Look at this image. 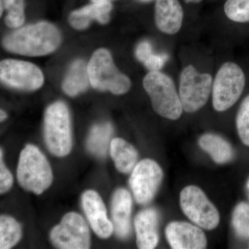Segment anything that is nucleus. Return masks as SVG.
Masks as SVG:
<instances>
[{
  "label": "nucleus",
  "mask_w": 249,
  "mask_h": 249,
  "mask_svg": "<svg viewBox=\"0 0 249 249\" xmlns=\"http://www.w3.org/2000/svg\"><path fill=\"white\" fill-rule=\"evenodd\" d=\"M199 145L218 164L227 163L233 158L234 151L231 145L217 134H204L199 139Z\"/></svg>",
  "instance_id": "6ab92c4d"
},
{
  "label": "nucleus",
  "mask_w": 249,
  "mask_h": 249,
  "mask_svg": "<svg viewBox=\"0 0 249 249\" xmlns=\"http://www.w3.org/2000/svg\"><path fill=\"white\" fill-rule=\"evenodd\" d=\"M232 224L237 236L243 239L249 238V204L241 202L234 209Z\"/></svg>",
  "instance_id": "b1692460"
},
{
  "label": "nucleus",
  "mask_w": 249,
  "mask_h": 249,
  "mask_svg": "<svg viewBox=\"0 0 249 249\" xmlns=\"http://www.w3.org/2000/svg\"><path fill=\"white\" fill-rule=\"evenodd\" d=\"M152 53L151 45L147 42H141L136 50L137 58L142 62H143Z\"/></svg>",
  "instance_id": "c85d7f7f"
},
{
  "label": "nucleus",
  "mask_w": 249,
  "mask_h": 249,
  "mask_svg": "<svg viewBox=\"0 0 249 249\" xmlns=\"http://www.w3.org/2000/svg\"><path fill=\"white\" fill-rule=\"evenodd\" d=\"M212 88L210 73H199L192 65L185 67L180 75L178 93L183 110L188 113L199 111L207 103Z\"/></svg>",
  "instance_id": "0eeeda50"
},
{
  "label": "nucleus",
  "mask_w": 249,
  "mask_h": 249,
  "mask_svg": "<svg viewBox=\"0 0 249 249\" xmlns=\"http://www.w3.org/2000/svg\"></svg>",
  "instance_id": "72a5a7b5"
},
{
  "label": "nucleus",
  "mask_w": 249,
  "mask_h": 249,
  "mask_svg": "<svg viewBox=\"0 0 249 249\" xmlns=\"http://www.w3.org/2000/svg\"><path fill=\"white\" fill-rule=\"evenodd\" d=\"M142 1H150V0H142Z\"/></svg>",
  "instance_id": "473e14b6"
},
{
  "label": "nucleus",
  "mask_w": 249,
  "mask_h": 249,
  "mask_svg": "<svg viewBox=\"0 0 249 249\" xmlns=\"http://www.w3.org/2000/svg\"><path fill=\"white\" fill-rule=\"evenodd\" d=\"M92 2H101V1H110L111 0H91Z\"/></svg>",
  "instance_id": "2f4dec72"
},
{
  "label": "nucleus",
  "mask_w": 249,
  "mask_h": 249,
  "mask_svg": "<svg viewBox=\"0 0 249 249\" xmlns=\"http://www.w3.org/2000/svg\"><path fill=\"white\" fill-rule=\"evenodd\" d=\"M18 180L26 191L40 195L53 181V174L49 161L38 147L26 145L19 155Z\"/></svg>",
  "instance_id": "7ed1b4c3"
},
{
  "label": "nucleus",
  "mask_w": 249,
  "mask_h": 249,
  "mask_svg": "<svg viewBox=\"0 0 249 249\" xmlns=\"http://www.w3.org/2000/svg\"><path fill=\"white\" fill-rule=\"evenodd\" d=\"M112 133L113 127L109 123L93 126L87 141L88 150L97 157H105L110 146Z\"/></svg>",
  "instance_id": "412c9836"
},
{
  "label": "nucleus",
  "mask_w": 249,
  "mask_h": 249,
  "mask_svg": "<svg viewBox=\"0 0 249 249\" xmlns=\"http://www.w3.org/2000/svg\"><path fill=\"white\" fill-rule=\"evenodd\" d=\"M236 127L240 140L249 147V94L241 103L236 117Z\"/></svg>",
  "instance_id": "a878e982"
},
{
  "label": "nucleus",
  "mask_w": 249,
  "mask_h": 249,
  "mask_svg": "<svg viewBox=\"0 0 249 249\" xmlns=\"http://www.w3.org/2000/svg\"><path fill=\"white\" fill-rule=\"evenodd\" d=\"M4 9L7 11L5 23L10 28H18L25 20L24 0H1V15Z\"/></svg>",
  "instance_id": "5701e85b"
},
{
  "label": "nucleus",
  "mask_w": 249,
  "mask_h": 249,
  "mask_svg": "<svg viewBox=\"0 0 249 249\" xmlns=\"http://www.w3.org/2000/svg\"><path fill=\"white\" fill-rule=\"evenodd\" d=\"M144 89L159 115L176 121L182 115L183 106L173 79L160 71H150L142 80Z\"/></svg>",
  "instance_id": "f03ea898"
},
{
  "label": "nucleus",
  "mask_w": 249,
  "mask_h": 249,
  "mask_svg": "<svg viewBox=\"0 0 249 249\" xmlns=\"http://www.w3.org/2000/svg\"><path fill=\"white\" fill-rule=\"evenodd\" d=\"M159 214L153 209L142 210L134 219L139 249H155L159 243Z\"/></svg>",
  "instance_id": "dca6fc26"
},
{
  "label": "nucleus",
  "mask_w": 249,
  "mask_h": 249,
  "mask_svg": "<svg viewBox=\"0 0 249 249\" xmlns=\"http://www.w3.org/2000/svg\"><path fill=\"white\" fill-rule=\"evenodd\" d=\"M44 138L47 148L53 155L63 157L71 152V121L70 111L65 103H54L46 110Z\"/></svg>",
  "instance_id": "20e7f679"
},
{
  "label": "nucleus",
  "mask_w": 249,
  "mask_h": 249,
  "mask_svg": "<svg viewBox=\"0 0 249 249\" xmlns=\"http://www.w3.org/2000/svg\"><path fill=\"white\" fill-rule=\"evenodd\" d=\"M224 13L235 22H249V0H227L224 4Z\"/></svg>",
  "instance_id": "393cba45"
},
{
  "label": "nucleus",
  "mask_w": 249,
  "mask_h": 249,
  "mask_svg": "<svg viewBox=\"0 0 249 249\" xmlns=\"http://www.w3.org/2000/svg\"><path fill=\"white\" fill-rule=\"evenodd\" d=\"M163 178L161 168L155 160L145 159L137 163L129 178V185L137 202L149 204L155 197Z\"/></svg>",
  "instance_id": "9d476101"
},
{
  "label": "nucleus",
  "mask_w": 249,
  "mask_h": 249,
  "mask_svg": "<svg viewBox=\"0 0 249 249\" xmlns=\"http://www.w3.org/2000/svg\"><path fill=\"white\" fill-rule=\"evenodd\" d=\"M155 18L156 25L162 33L178 34L182 27V6L178 0H156Z\"/></svg>",
  "instance_id": "2eb2a0df"
},
{
  "label": "nucleus",
  "mask_w": 249,
  "mask_h": 249,
  "mask_svg": "<svg viewBox=\"0 0 249 249\" xmlns=\"http://www.w3.org/2000/svg\"><path fill=\"white\" fill-rule=\"evenodd\" d=\"M90 84L100 91H109L116 95L124 94L131 88L128 77L114 65L110 53L105 49L93 53L88 65Z\"/></svg>",
  "instance_id": "39448f33"
},
{
  "label": "nucleus",
  "mask_w": 249,
  "mask_h": 249,
  "mask_svg": "<svg viewBox=\"0 0 249 249\" xmlns=\"http://www.w3.org/2000/svg\"><path fill=\"white\" fill-rule=\"evenodd\" d=\"M6 117H7V115H6V112L1 109V111H0V119H1V121H4Z\"/></svg>",
  "instance_id": "c756f323"
},
{
  "label": "nucleus",
  "mask_w": 249,
  "mask_h": 249,
  "mask_svg": "<svg viewBox=\"0 0 249 249\" xmlns=\"http://www.w3.org/2000/svg\"><path fill=\"white\" fill-rule=\"evenodd\" d=\"M180 205L184 214L198 227L213 230L219 224L220 217L217 209L199 187L183 188L180 193Z\"/></svg>",
  "instance_id": "6e6552de"
},
{
  "label": "nucleus",
  "mask_w": 249,
  "mask_h": 249,
  "mask_svg": "<svg viewBox=\"0 0 249 249\" xmlns=\"http://www.w3.org/2000/svg\"><path fill=\"white\" fill-rule=\"evenodd\" d=\"M3 151H0V193L1 194L9 191L14 183L12 174L6 168L3 161Z\"/></svg>",
  "instance_id": "bb28decb"
},
{
  "label": "nucleus",
  "mask_w": 249,
  "mask_h": 249,
  "mask_svg": "<svg viewBox=\"0 0 249 249\" xmlns=\"http://www.w3.org/2000/svg\"><path fill=\"white\" fill-rule=\"evenodd\" d=\"M51 240L55 247L62 249H87L90 247L88 224L77 213H68L51 232Z\"/></svg>",
  "instance_id": "1a4fd4ad"
},
{
  "label": "nucleus",
  "mask_w": 249,
  "mask_h": 249,
  "mask_svg": "<svg viewBox=\"0 0 249 249\" xmlns=\"http://www.w3.org/2000/svg\"><path fill=\"white\" fill-rule=\"evenodd\" d=\"M0 78L4 84L24 91L40 88L44 76L40 69L31 62L7 59L0 63Z\"/></svg>",
  "instance_id": "9b49d317"
},
{
  "label": "nucleus",
  "mask_w": 249,
  "mask_h": 249,
  "mask_svg": "<svg viewBox=\"0 0 249 249\" xmlns=\"http://www.w3.org/2000/svg\"><path fill=\"white\" fill-rule=\"evenodd\" d=\"M165 236L174 249H202L207 246V239L200 228L188 222L170 223Z\"/></svg>",
  "instance_id": "ddd939ff"
},
{
  "label": "nucleus",
  "mask_w": 249,
  "mask_h": 249,
  "mask_svg": "<svg viewBox=\"0 0 249 249\" xmlns=\"http://www.w3.org/2000/svg\"><path fill=\"white\" fill-rule=\"evenodd\" d=\"M132 199L124 188L116 190L111 201V217L115 233L119 238L127 239L131 232Z\"/></svg>",
  "instance_id": "4468645a"
},
{
  "label": "nucleus",
  "mask_w": 249,
  "mask_h": 249,
  "mask_svg": "<svg viewBox=\"0 0 249 249\" xmlns=\"http://www.w3.org/2000/svg\"><path fill=\"white\" fill-rule=\"evenodd\" d=\"M22 229L19 223L8 215L0 217V249L12 248L20 240Z\"/></svg>",
  "instance_id": "4be33fe9"
},
{
  "label": "nucleus",
  "mask_w": 249,
  "mask_h": 249,
  "mask_svg": "<svg viewBox=\"0 0 249 249\" xmlns=\"http://www.w3.org/2000/svg\"><path fill=\"white\" fill-rule=\"evenodd\" d=\"M167 55L165 54H155L152 53L145 60L143 63L150 71H160L166 61Z\"/></svg>",
  "instance_id": "cd10ccee"
},
{
  "label": "nucleus",
  "mask_w": 249,
  "mask_h": 249,
  "mask_svg": "<svg viewBox=\"0 0 249 249\" xmlns=\"http://www.w3.org/2000/svg\"><path fill=\"white\" fill-rule=\"evenodd\" d=\"M186 3H192V4H198L200 3L202 0H184Z\"/></svg>",
  "instance_id": "7c9ffc66"
},
{
  "label": "nucleus",
  "mask_w": 249,
  "mask_h": 249,
  "mask_svg": "<svg viewBox=\"0 0 249 249\" xmlns=\"http://www.w3.org/2000/svg\"><path fill=\"white\" fill-rule=\"evenodd\" d=\"M81 204L95 233L101 238L110 237L114 231V225L108 219L107 210L99 195L91 190L85 191L82 195Z\"/></svg>",
  "instance_id": "f8f14e48"
},
{
  "label": "nucleus",
  "mask_w": 249,
  "mask_h": 249,
  "mask_svg": "<svg viewBox=\"0 0 249 249\" xmlns=\"http://www.w3.org/2000/svg\"><path fill=\"white\" fill-rule=\"evenodd\" d=\"M60 42L58 29L51 23L40 22L11 33L4 37L3 45L12 53L41 56L56 50Z\"/></svg>",
  "instance_id": "f257e3e1"
},
{
  "label": "nucleus",
  "mask_w": 249,
  "mask_h": 249,
  "mask_svg": "<svg viewBox=\"0 0 249 249\" xmlns=\"http://www.w3.org/2000/svg\"><path fill=\"white\" fill-rule=\"evenodd\" d=\"M111 9L112 4L110 1L93 2L71 12L69 21L72 27L78 30L86 29L94 19L101 24H106L109 22Z\"/></svg>",
  "instance_id": "f3484780"
},
{
  "label": "nucleus",
  "mask_w": 249,
  "mask_h": 249,
  "mask_svg": "<svg viewBox=\"0 0 249 249\" xmlns=\"http://www.w3.org/2000/svg\"><path fill=\"white\" fill-rule=\"evenodd\" d=\"M246 84L245 72L232 62L223 64L213 83V106L222 112L232 107L240 98Z\"/></svg>",
  "instance_id": "423d86ee"
},
{
  "label": "nucleus",
  "mask_w": 249,
  "mask_h": 249,
  "mask_svg": "<svg viewBox=\"0 0 249 249\" xmlns=\"http://www.w3.org/2000/svg\"><path fill=\"white\" fill-rule=\"evenodd\" d=\"M109 149L116 169L124 174L132 172L138 160L137 150L128 142L121 138L112 139Z\"/></svg>",
  "instance_id": "a211bd4d"
},
{
  "label": "nucleus",
  "mask_w": 249,
  "mask_h": 249,
  "mask_svg": "<svg viewBox=\"0 0 249 249\" xmlns=\"http://www.w3.org/2000/svg\"><path fill=\"white\" fill-rule=\"evenodd\" d=\"M90 83L88 65L81 60L72 64L62 83V89L68 96H75L88 89Z\"/></svg>",
  "instance_id": "aec40b11"
}]
</instances>
